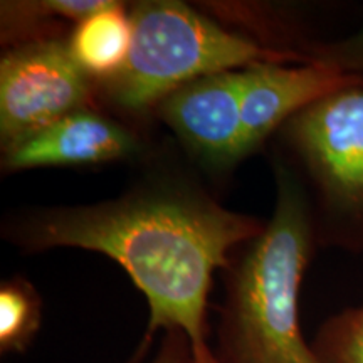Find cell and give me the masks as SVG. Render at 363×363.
Instances as JSON below:
<instances>
[{
	"instance_id": "obj_1",
	"label": "cell",
	"mask_w": 363,
	"mask_h": 363,
	"mask_svg": "<svg viewBox=\"0 0 363 363\" xmlns=\"http://www.w3.org/2000/svg\"><path fill=\"white\" fill-rule=\"evenodd\" d=\"M266 220L220 206L174 170H152L108 201L35 207L4 220L2 238L26 252L74 247L101 252L123 267L147 298V338L158 330L207 343V303L216 271L256 238Z\"/></svg>"
},
{
	"instance_id": "obj_2",
	"label": "cell",
	"mask_w": 363,
	"mask_h": 363,
	"mask_svg": "<svg viewBox=\"0 0 363 363\" xmlns=\"http://www.w3.org/2000/svg\"><path fill=\"white\" fill-rule=\"evenodd\" d=\"M276 202L264 229L225 267L219 363H325L299 326V289L318 247L310 207L291 170L274 158Z\"/></svg>"
},
{
	"instance_id": "obj_3",
	"label": "cell",
	"mask_w": 363,
	"mask_h": 363,
	"mask_svg": "<svg viewBox=\"0 0 363 363\" xmlns=\"http://www.w3.org/2000/svg\"><path fill=\"white\" fill-rule=\"evenodd\" d=\"M133 40L126 65L98 86V98L125 116L155 113L169 94L217 72L278 62L296 65L177 0L130 4Z\"/></svg>"
},
{
	"instance_id": "obj_4",
	"label": "cell",
	"mask_w": 363,
	"mask_h": 363,
	"mask_svg": "<svg viewBox=\"0 0 363 363\" xmlns=\"http://www.w3.org/2000/svg\"><path fill=\"white\" fill-rule=\"evenodd\" d=\"M310 207L316 244L363 252V81L294 115L278 133Z\"/></svg>"
},
{
	"instance_id": "obj_5",
	"label": "cell",
	"mask_w": 363,
	"mask_h": 363,
	"mask_svg": "<svg viewBox=\"0 0 363 363\" xmlns=\"http://www.w3.org/2000/svg\"><path fill=\"white\" fill-rule=\"evenodd\" d=\"M98 86L81 69L67 38L7 48L0 59L2 150L81 110L98 108Z\"/></svg>"
},
{
	"instance_id": "obj_6",
	"label": "cell",
	"mask_w": 363,
	"mask_h": 363,
	"mask_svg": "<svg viewBox=\"0 0 363 363\" xmlns=\"http://www.w3.org/2000/svg\"><path fill=\"white\" fill-rule=\"evenodd\" d=\"M244 69L195 79L169 94L155 115L174 131L190 158L212 175L242 162Z\"/></svg>"
},
{
	"instance_id": "obj_7",
	"label": "cell",
	"mask_w": 363,
	"mask_h": 363,
	"mask_svg": "<svg viewBox=\"0 0 363 363\" xmlns=\"http://www.w3.org/2000/svg\"><path fill=\"white\" fill-rule=\"evenodd\" d=\"M143 152V140L133 128L98 108H89L2 150V170L96 167L142 157Z\"/></svg>"
},
{
	"instance_id": "obj_8",
	"label": "cell",
	"mask_w": 363,
	"mask_h": 363,
	"mask_svg": "<svg viewBox=\"0 0 363 363\" xmlns=\"http://www.w3.org/2000/svg\"><path fill=\"white\" fill-rule=\"evenodd\" d=\"M363 81L320 62H267L244 69V155L257 152L294 115L335 91Z\"/></svg>"
},
{
	"instance_id": "obj_9",
	"label": "cell",
	"mask_w": 363,
	"mask_h": 363,
	"mask_svg": "<svg viewBox=\"0 0 363 363\" xmlns=\"http://www.w3.org/2000/svg\"><path fill=\"white\" fill-rule=\"evenodd\" d=\"M131 40L130 6L116 0L72 26L67 35L72 57L96 84L106 83L123 69Z\"/></svg>"
},
{
	"instance_id": "obj_10",
	"label": "cell",
	"mask_w": 363,
	"mask_h": 363,
	"mask_svg": "<svg viewBox=\"0 0 363 363\" xmlns=\"http://www.w3.org/2000/svg\"><path fill=\"white\" fill-rule=\"evenodd\" d=\"M110 0H35V2H2V43L11 45L59 35V22L76 26Z\"/></svg>"
},
{
	"instance_id": "obj_11",
	"label": "cell",
	"mask_w": 363,
	"mask_h": 363,
	"mask_svg": "<svg viewBox=\"0 0 363 363\" xmlns=\"http://www.w3.org/2000/svg\"><path fill=\"white\" fill-rule=\"evenodd\" d=\"M40 316V298L29 281H4L0 286V352H24L39 331Z\"/></svg>"
},
{
	"instance_id": "obj_12",
	"label": "cell",
	"mask_w": 363,
	"mask_h": 363,
	"mask_svg": "<svg viewBox=\"0 0 363 363\" xmlns=\"http://www.w3.org/2000/svg\"><path fill=\"white\" fill-rule=\"evenodd\" d=\"M315 350L325 363H363V305L330 318Z\"/></svg>"
},
{
	"instance_id": "obj_13",
	"label": "cell",
	"mask_w": 363,
	"mask_h": 363,
	"mask_svg": "<svg viewBox=\"0 0 363 363\" xmlns=\"http://www.w3.org/2000/svg\"><path fill=\"white\" fill-rule=\"evenodd\" d=\"M306 62H320L363 78V26L348 38L321 43L313 40L305 52Z\"/></svg>"
},
{
	"instance_id": "obj_14",
	"label": "cell",
	"mask_w": 363,
	"mask_h": 363,
	"mask_svg": "<svg viewBox=\"0 0 363 363\" xmlns=\"http://www.w3.org/2000/svg\"><path fill=\"white\" fill-rule=\"evenodd\" d=\"M150 363H195L192 342L182 331H165L157 355Z\"/></svg>"
},
{
	"instance_id": "obj_15",
	"label": "cell",
	"mask_w": 363,
	"mask_h": 363,
	"mask_svg": "<svg viewBox=\"0 0 363 363\" xmlns=\"http://www.w3.org/2000/svg\"><path fill=\"white\" fill-rule=\"evenodd\" d=\"M192 348H194L195 363H219L214 355V350H212L207 343L192 345Z\"/></svg>"
}]
</instances>
